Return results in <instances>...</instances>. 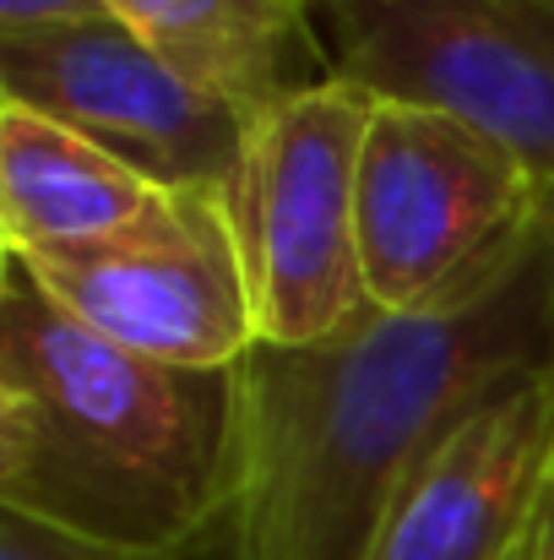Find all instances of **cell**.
Masks as SVG:
<instances>
[{
	"label": "cell",
	"mask_w": 554,
	"mask_h": 560,
	"mask_svg": "<svg viewBox=\"0 0 554 560\" xmlns=\"http://www.w3.org/2000/svg\"><path fill=\"white\" fill-rule=\"evenodd\" d=\"M554 365V218L419 311L239 360V523L250 560H365L408 474L495 392Z\"/></svg>",
	"instance_id": "1"
},
{
	"label": "cell",
	"mask_w": 554,
	"mask_h": 560,
	"mask_svg": "<svg viewBox=\"0 0 554 560\" xmlns=\"http://www.w3.org/2000/svg\"><path fill=\"white\" fill-rule=\"evenodd\" d=\"M239 501V365L131 354L0 267V512L164 550Z\"/></svg>",
	"instance_id": "2"
},
{
	"label": "cell",
	"mask_w": 554,
	"mask_h": 560,
	"mask_svg": "<svg viewBox=\"0 0 554 560\" xmlns=\"http://www.w3.org/2000/svg\"><path fill=\"white\" fill-rule=\"evenodd\" d=\"M375 98L327 77L250 120L228 186L261 343H327L369 316L359 153Z\"/></svg>",
	"instance_id": "3"
},
{
	"label": "cell",
	"mask_w": 554,
	"mask_h": 560,
	"mask_svg": "<svg viewBox=\"0 0 554 560\" xmlns=\"http://www.w3.org/2000/svg\"><path fill=\"white\" fill-rule=\"evenodd\" d=\"M11 261L82 327L164 365L223 371L261 343L228 186H158L120 229Z\"/></svg>",
	"instance_id": "4"
},
{
	"label": "cell",
	"mask_w": 554,
	"mask_h": 560,
	"mask_svg": "<svg viewBox=\"0 0 554 560\" xmlns=\"http://www.w3.org/2000/svg\"><path fill=\"white\" fill-rule=\"evenodd\" d=\"M332 77L440 109L554 190V0H310Z\"/></svg>",
	"instance_id": "5"
},
{
	"label": "cell",
	"mask_w": 554,
	"mask_h": 560,
	"mask_svg": "<svg viewBox=\"0 0 554 560\" xmlns=\"http://www.w3.org/2000/svg\"><path fill=\"white\" fill-rule=\"evenodd\" d=\"M544 212L539 175L495 137L375 98L359 153V267L375 311H419Z\"/></svg>",
	"instance_id": "6"
},
{
	"label": "cell",
	"mask_w": 554,
	"mask_h": 560,
	"mask_svg": "<svg viewBox=\"0 0 554 560\" xmlns=\"http://www.w3.org/2000/svg\"><path fill=\"white\" fill-rule=\"evenodd\" d=\"M0 98L71 126L153 186H234L250 131L115 16L0 38Z\"/></svg>",
	"instance_id": "7"
},
{
	"label": "cell",
	"mask_w": 554,
	"mask_h": 560,
	"mask_svg": "<svg viewBox=\"0 0 554 560\" xmlns=\"http://www.w3.org/2000/svg\"><path fill=\"white\" fill-rule=\"evenodd\" d=\"M554 479V365L473 408L391 495L365 560H528Z\"/></svg>",
	"instance_id": "8"
},
{
	"label": "cell",
	"mask_w": 554,
	"mask_h": 560,
	"mask_svg": "<svg viewBox=\"0 0 554 560\" xmlns=\"http://www.w3.org/2000/svg\"><path fill=\"white\" fill-rule=\"evenodd\" d=\"M180 77L256 120L332 77L310 0H104Z\"/></svg>",
	"instance_id": "9"
},
{
	"label": "cell",
	"mask_w": 554,
	"mask_h": 560,
	"mask_svg": "<svg viewBox=\"0 0 554 560\" xmlns=\"http://www.w3.org/2000/svg\"><path fill=\"white\" fill-rule=\"evenodd\" d=\"M153 180L71 126L0 98V250L33 256L98 240L153 201Z\"/></svg>",
	"instance_id": "10"
},
{
	"label": "cell",
	"mask_w": 554,
	"mask_h": 560,
	"mask_svg": "<svg viewBox=\"0 0 554 560\" xmlns=\"http://www.w3.org/2000/svg\"><path fill=\"white\" fill-rule=\"evenodd\" d=\"M0 560H250L245 550V523H239V501L201 528L185 545L164 550H131V545H93V539H71L60 528H44L33 517L0 512Z\"/></svg>",
	"instance_id": "11"
},
{
	"label": "cell",
	"mask_w": 554,
	"mask_h": 560,
	"mask_svg": "<svg viewBox=\"0 0 554 560\" xmlns=\"http://www.w3.org/2000/svg\"><path fill=\"white\" fill-rule=\"evenodd\" d=\"M104 16H109L104 0H0V38L82 27V22H104Z\"/></svg>",
	"instance_id": "12"
},
{
	"label": "cell",
	"mask_w": 554,
	"mask_h": 560,
	"mask_svg": "<svg viewBox=\"0 0 554 560\" xmlns=\"http://www.w3.org/2000/svg\"><path fill=\"white\" fill-rule=\"evenodd\" d=\"M528 560H554V479H550V495H544V517H539L533 556H528Z\"/></svg>",
	"instance_id": "13"
},
{
	"label": "cell",
	"mask_w": 554,
	"mask_h": 560,
	"mask_svg": "<svg viewBox=\"0 0 554 560\" xmlns=\"http://www.w3.org/2000/svg\"><path fill=\"white\" fill-rule=\"evenodd\" d=\"M550 218H554V190H550Z\"/></svg>",
	"instance_id": "14"
}]
</instances>
